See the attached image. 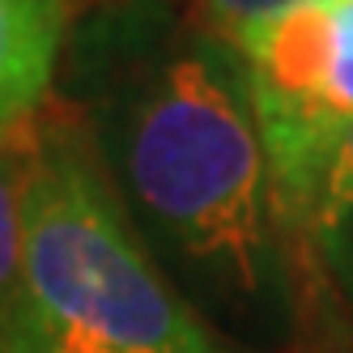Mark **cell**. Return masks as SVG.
<instances>
[{
	"label": "cell",
	"instance_id": "cell-1",
	"mask_svg": "<svg viewBox=\"0 0 353 353\" xmlns=\"http://www.w3.org/2000/svg\"><path fill=\"white\" fill-rule=\"evenodd\" d=\"M0 353H234L170 290L68 128L34 123L26 260Z\"/></svg>",
	"mask_w": 353,
	"mask_h": 353
},
{
	"label": "cell",
	"instance_id": "cell-2",
	"mask_svg": "<svg viewBox=\"0 0 353 353\" xmlns=\"http://www.w3.org/2000/svg\"><path fill=\"white\" fill-rule=\"evenodd\" d=\"M123 174L183 256L260 290L268 268V158L230 47L179 52L137 98Z\"/></svg>",
	"mask_w": 353,
	"mask_h": 353
},
{
	"label": "cell",
	"instance_id": "cell-3",
	"mask_svg": "<svg viewBox=\"0 0 353 353\" xmlns=\"http://www.w3.org/2000/svg\"><path fill=\"white\" fill-rule=\"evenodd\" d=\"M268 158L276 225L307 230L323 170L353 128V0H298L225 34Z\"/></svg>",
	"mask_w": 353,
	"mask_h": 353
},
{
	"label": "cell",
	"instance_id": "cell-4",
	"mask_svg": "<svg viewBox=\"0 0 353 353\" xmlns=\"http://www.w3.org/2000/svg\"><path fill=\"white\" fill-rule=\"evenodd\" d=\"M64 34L56 0H0V141H13L39 119L52 90Z\"/></svg>",
	"mask_w": 353,
	"mask_h": 353
},
{
	"label": "cell",
	"instance_id": "cell-5",
	"mask_svg": "<svg viewBox=\"0 0 353 353\" xmlns=\"http://www.w3.org/2000/svg\"><path fill=\"white\" fill-rule=\"evenodd\" d=\"M34 154V123L13 141H0V327H5L26 260V170Z\"/></svg>",
	"mask_w": 353,
	"mask_h": 353
},
{
	"label": "cell",
	"instance_id": "cell-6",
	"mask_svg": "<svg viewBox=\"0 0 353 353\" xmlns=\"http://www.w3.org/2000/svg\"><path fill=\"white\" fill-rule=\"evenodd\" d=\"M353 230V128L336 145L332 162L323 170V183L315 196V209L307 221V234H315L327 251H336Z\"/></svg>",
	"mask_w": 353,
	"mask_h": 353
},
{
	"label": "cell",
	"instance_id": "cell-7",
	"mask_svg": "<svg viewBox=\"0 0 353 353\" xmlns=\"http://www.w3.org/2000/svg\"><path fill=\"white\" fill-rule=\"evenodd\" d=\"M290 5H298V0H196V9L205 13V21L213 26V39H217V43H221L225 34L251 26V21L290 9Z\"/></svg>",
	"mask_w": 353,
	"mask_h": 353
},
{
	"label": "cell",
	"instance_id": "cell-8",
	"mask_svg": "<svg viewBox=\"0 0 353 353\" xmlns=\"http://www.w3.org/2000/svg\"><path fill=\"white\" fill-rule=\"evenodd\" d=\"M56 5H64V0H56Z\"/></svg>",
	"mask_w": 353,
	"mask_h": 353
}]
</instances>
